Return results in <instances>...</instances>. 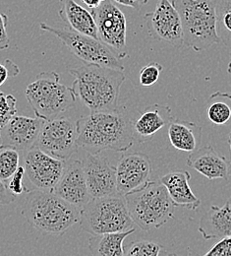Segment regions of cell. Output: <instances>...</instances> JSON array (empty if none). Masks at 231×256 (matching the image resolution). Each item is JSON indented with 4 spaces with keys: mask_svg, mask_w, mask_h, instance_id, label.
<instances>
[{
    "mask_svg": "<svg viewBox=\"0 0 231 256\" xmlns=\"http://www.w3.org/2000/svg\"><path fill=\"white\" fill-rule=\"evenodd\" d=\"M229 144H230V148H231V132L230 134V138H229Z\"/></svg>",
    "mask_w": 231,
    "mask_h": 256,
    "instance_id": "38",
    "label": "cell"
},
{
    "mask_svg": "<svg viewBox=\"0 0 231 256\" xmlns=\"http://www.w3.org/2000/svg\"><path fill=\"white\" fill-rule=\"evenodd\" d=\"M124 198L134 224L145 232L159 228L173 218L175 206L161 182L150 180Z\"/></svg>",
    "mask_w": 231,
    "mask_h": 256,
    "instance_id": "6",
    "label": "cell"
},
{
    "mask_svg": "<svg viewBox=\"0 0 231 256\" xmlns=\"http://www.w3.org/2000/svg\"><path fill=\"white\" fill-rule=\"evenodd\" d=\"M82 162L88 190L92 199L118 195L116 170L105 157L89 153Z\"/></svg>",
    "mask_w": 231,
    "mask_h": 256,
    "instance_id": "14",
    "label": "cell"
},
{
    "mask_svg": "<svg viewBox=\"0 0 231 256\" xmlns=\"http://www.w3.org/2000/svg\"><path fill=\"white\" fill-rule=\"evenodd\" d=\"M25 96L35 118L44 122L60 118L77 100L73 89L60 82V75L55 71L37 74L27 86Z\"/></svg>",
    "mask_w": 231,
    "mask_h": 256,
    "instance_id": "5",
    "label": "cell"
},
{
    "mask_svg": "<svg viewBox=\"0 0 231 256\" xmlns=\"http://www.w3.org/2000/svg\"><path fill=\"white\" fill-rule=\"evenodd\" d=\"M76 126L77 146L90 154H99L104 150L126 152L135 141L132 120L118 108L91 112L80 118Z\"/></svg>",
    "mask_w": 231,
    "mask_h": 256,
    "instance_id": "1",
    "label": "cell"
},
{
    "mask_svg": "<svg viewBox=\"0 0 231 256\" xmlns=\"http://www.w3.org/2000/svg\"><path fill=\"white\" fill-rule=\"evenodd\" d=\"M65 164L66 160L53 158L33 147L25 155V176L34 190L52 192L63 174Z\"/></svg>",
    "mask_w": 231,
    "mask_h": 256,
    "instance_id": "12",
    "label": "cell"
},
{
    "mask_svg": "<svg viewBox=\"0 0 231 256\" xmlns=\"http://www.w3.org/2000/svg\"><path fill=\"white\" fill-rule=\"evenodd\" d=\"M52 192L79 210L92 200L82 160H66L63 174Z\"/></svg>",
    "mask_w": 231,
    "mask_h": 256,
    "instance_id": "16",
    "label": "cell"
},
{
    "mask_svg": "<svg viewBox=\"0 0 231 256\" xmlns=\"http://www.w3.org/2000/svg\"><path fill=\"white\" fill-rule=\"evenodd\" d=\"M228 72L231 75V56H230V64L228 66Z\"/></svg>",
    "mask_w": 231,
    "mask_h": 256,
    "instance_id": "37",
    "label": "cell"
},
{
    "mask_svg": "<svg viewBox=\"0 0 231 256\" xmlns=\"http://www.w3.org/2000/svg\"><path fill=\"white\" fill-rule=\"evenodd\" d=\"M17 100L13 95L0 91V128L6 126L10 120L17 116Z\"/></svg>",
    "mask_w": 231,
    "mask_h": 256,
    "instance_id": "28",
    "label": "cell"
},
{
    "mask_svg": "<svg viewBox=\"0 0 231 256\" xmlns=\"http://www.w3.org/2000/svg\"><path fill=\"white\" fill-rule=\"evenodd\" d=\"M202 256H231V236L221 238L207 254Z\"/></svg>",
    "mask_w": 231,
    "mask_h": 256,
    "instance_id": "31",
    "label": "cell"
},
{
    "mask_svg": "<svg viewBox=\"0 0 231 256\" xmlns=\"http://www.w3.org/2000/svg\"><path fill=\"white\" fill-rule=\"evenodd\" d=\"M168 138L175 149L192 153L200 148L202 128L191 122L173 118L168 124Z\"/></svg>",
    "mask_w": 231,
    "mask_h": 256,
    "instance_id": "22",
    "label": "cell"
},
{
    "mask_svg": "<svg viewBox=\"0 0 231 256\" xmlns=\"http://www.w3.org/2000/svg\"><path fill=\"white\" fill-rule=\"evenodd\" d=\"M191 174L187 170L170 172L161 178V184L165 186L172 204L175 207H184L197 211L201 200L193 193L189 180Z\"/></svg>",
    "mask_w": 231,
    "mask_h": 256,
    "instance_id": "19",
    "label": "cell"
},
{
    "mask_svg": "<svg viewBox=\"0 0 231 256\" xmlns=\"http://www.w3.org/2000/svg\"><path fill=\"white\" fill-rule=\"evenodd\" d=\"M182 26L183 46L200 52L220 44L216 0H172Z\"/></svg>",
    "mask_w": 231,
    "mask_h": 256,
    "instance_id": "4",
    "label": "cell"
},
{
    "mask_svg": "<svg viewBox=\"0 0 231 256\" xmlns=\"http://www.w3.org/2000/svg\"><path fill=\"white\" fill-rule=\"evenodd\" d=\"M186 164L210 180H224L229 184L231 164L212 146H205L190 153Z\"/></svg>",
    "mask_w": 231,
    "mask_h": 256,
    "instance_id": "17",
    "label": "cell"
},
{
    "mask_svg": "<svg viewBox=\"0 0 231 256\" xmlns=\"http://www.w3.org/2000/svg\"><path fill=\"white\" fill-rule=\"evenodd\" d=\"M22 215L41 234L62 236L80 221V210L52 192L33 190L28 193Z\"/></svg>",
    "mask_w": 231,
    "mask_h": 256,
    "instance_id": "3",
    "label": "cell"
},
{
    "mask_svg": "<svg viewBox=\"0 0 231 256\" xmlns=\"http://www.w3.org/2000/svg\"><path fill=\"white\" fill-rule=\"evenodd\" d=\"M81 228L93 236L122 232L135 228L124 196L93 198L80 210Z\"/></svg>",
    "mask_w": 231,
    "mask_h": 256,
    "instance_id": "7",
    "label": "cell"
},
{
    "mask_svg": "<svg viewBox=\"0 0 231 256\" xmlns=\"http://www.w3.org/2000/svg\"><path fill=\"white\" fill-rule=\"evenodd\" d=\"M136 228L122 232L93 236L89 240V250L93 256H124L123 242Z\"/></svg>",
    "mask_w": 231,
    "mask_h": 256,
    "instance_id": "23",
    "label": "cell"
},
{
    "mask_svg": "<svg viewBox=\"0 0 231 256\" xmlns=\"http://www.w3.org/2000/svg\"><path fill=\"white\" fill-rule=\"evenodd\" d=\"M33 147L58 160H69L78 149L76 122L63 116L45 122Z\"/></svg>",
    "mask_w": 231,
    "mask_h": 256,
    "instance_id": "10",
    "label": "cell"
},
{
    "mask_svg": "<svg viewBox=\"0 0 231 256\" xmlns=\"http://www.w3.org/2000/svg\"><path fill=\"white\" fill-rule=\"evenodd\" d=\"M207 116L216 126H231V96L221 91L209 98Z\"/></svg>",
    "mask_w": 231,
    "mask_h": 256,
    "instance_id": "24",
    "label": "cell"
},
{
    "mask_svg": "<svg viewBox=\"0 0 231 256\" xmlns=\"http://www.w3.org/2000/svg\"><path fill=\"white\" fill-rule=\"evenodd\" d=\"M91 12L97 24L99 40L120 60L127 58V20L123 12L112 0H105Z\"/></svg>",
    "mask_w": 231,
    "mask_h": 256,
    "instance_id": "9",
    "label": "cell"
},
{
    "mask_svg": "<svg viewBox=\"0 0 231 256\" xmlns=\"http://www.w3.org/2000/svg\"><path fill=\"white\" fill-rule=\"evenodd\" d=\"M20 69L18 65L14 64L11 60H5L4 62L0 60V87L6 82L10 77H15L19 75Z\"/></svg>",
    "mask_w": 231,
    "mask_h": 256,
    "instance_id": "32",
    "label": "cell"
},
{
    "mask_svg": "<svg viewBox=\"0 0 231 256\" xmlns=\"http://www.w3.org/2000/svg\"><path fill=\"white\" fill-rule=\"evenodd\" d=\"M216 17L220 44L231 50V0H216Z\"/></svg>",
    "mask_w": 231,
    "mask_h": 256,
    "instance_id": "25",
    "label": "cell"
},
{
    "mask_svg": "<svg viewBox=\"0 0 231 256\" xmlns=\"http://www.w3.org/2000/svg\"><path fill=\"white\" fill-rule=\"evenodd\" d=\"M150 36L176 48L183 46L182 26L177 10L169 0H158L153 12L144 16Z\"/></svg>",
    "mask_w": 231,
    "mask_h": 256,
    "instance_id": "11",
    "label": "cell"
},
{
    "mask_svg": "<svg viewBox=\"0 0 231 256\" xmlns=\"http://www.w3.org/2000/svg\"><path fill=\"white\" fill-rule=\"evenodd\" d=\"M115 170L117 192L119 195L125 196L150 182L152 162L146 154L135 152L122 155Z\"/></svg>",
    "mask_w": 231,
    "mask_h": 256,
    "instance_id": "13",
    "label": "cell"
},
{
    "mask_svg": "<svg viewBox=\"0 0 231 256\" xmlns=\"http://www.w3.org/2000/svg\"><path fill=\"white\" fill-rule=\"evenodd\" d=\"M37 118L15 116L9 122L0 128V147H8L19 152L32 149L44 124Z\"/></svg>",
    "mask_w": 231,
    "mask_h": 256,
    "instance_id": "15",
    "label": "cell"
},
{
    "mask_svg": "<svg viewBox=\"0 0 231 256\" xmlns=\"http://www.w3.org/2000/svg\"><path fill=\"white\" fill-rule=\"evenodd\" d=\"M229 202H230V204H231V198H230V200H229Z\"/></svg>",
    "mask_w": 231,
    "mask_h": 256,
    "instance_id": "40",
    "label": "cell"
},
{
    "mask_svg": "<svg viewBox=\"0 0 231 256\" xmlns=\"http://www.w3.org/2000/svg\"><path fill=\"white\" fill-rule=\"evenodd\" d=\"M59 4L58 14L68 30L99 40L97 24L91 11L75 0H59Z\"/></svg>",
    "mask_w": 231,
    "mask_h": 256,
    "instance_id": "20",
    "label": "cell"
},
{
    "mask_svg": "<svg viewBox=\"0 0 231 256\" xmlns=\"http://www.w3.org/2000/svg\"><path fill=\"white\" fill-rule=\"evenodd\" d=\"M173 120L171 108L167 104H155L141 112L139 118L133 122L134 136L140 143L151 140L160 130Z\"/></svg>",
    "mask_w": 231,
    "mask_h": 256,
    "instance_id": "18",
    "label": "cell"
},
{
    "mask_svg": "<svg viewBox=\"0 0 231 256\" xmlns=\"http://www.w3.org/2000/svg\"><path fill=\"white\" fill-rule=\"evenodd\" d=\"M24 176H25V168L24 166H19L17 172L14 174V176L10 178V180L7 184V188L12 194L21 195L23 193H29L31 192L24 186Z\"/></svg>",
    "mask_w": 231,
    "mask_h": 256,
    "instance_id": "30",
    "label": "cell"
},
{
    "mask_svg": "<svg viewBox=\"0 0 231 256\" xmlns=\"http://www.w3.org/2000/svg\"><path fill=\"white\" fill-rule=\"evenodd\" d=\"M199 232L206 240L231 236V206L228 201L224 206H212L202 217Z\"/></svg>",
    "mask_w": 231,
    "mask_h": 256,
    "instance_id": "21",
    "label": "cell"
},
{
    "mask_svg": "<svg viewBox=\"0 0 231 256\" xmlns=\"http://www.w3.org/2000/svg\"><path fill=\"white\" fill-rule=\"evenodd\" d=\"M112 1L127 7H131L135 10H141V8L144 5H146L149 0H112Z\"/></svg>",
    "mask_w": 231,
    "mask_h": 256,
    "instance_id": "35",
    "label": "cell"
},
{
    "mask_svg": "<svg viewBox=\"0 0 231 256\" xmlns=\"http://www.w3.org/2000/svg\"><path fill=\"white\" fill-rule=\"evenodd\" d=\"M16 196L8 190L6 184L0 180V205H8L15 200Z\"/></svg>",
    "mask_w": 231,
    "mask_h": 256,
    "instance_id": "34",
    "label": "cell"
},
{
    "mask_svg": "<svg viewBox=\"0 0 231 256\" xmlns=\"http://www.w3.org/2000/svg\"><path fill=\"white\" fill-rule=\"evenodd\" d=\"M19 162V151L8 147H0V180L6 186L20 166Z\"/></svg>",
    "mask_w": 231,
    "mask_h": 256,
    "instance_id": "26",
    "label": "cell"
},
{
    "mask_svg": "<svg viewBox=\"0 0 231 256\" xmlns=\"http://www.w3.org/2000/svg\"><path fill=\"white\" fill-rule=\"evenodd\" d=\"M176 256V254H167V256Z\"/></svg>",
    "mask_w": 231,
    "mask_h": 256,
    "instance_id": "39",
    "label": "cell"
},
{
    "mask_svg": "<svg viewBox=\"0 0 231 256\" xmlns=\"http://www.w3.org/2000/svg\"><path fill=\"white\" fill-rule=\"evenodd\" d=\"M75 77L72 89L91 112L118 108L120 88L125 81L123 71L95 64L69 69Z\"/></svg>",
    "mask_w": 231,
    "mask_h": 256,
    "instance_id": "2",
    "label": "cell"
},
{
    "mask_svg": "<svg viewBox=\"0 0 231 256\" xmlns=\"http://www.w3.org/2000/svg\"><path fill=\"white\" fill-rule=\"evenodd\" d=\"M163 71V65L153 62L147 65H145L139 74V81L140 84L144 87H151L155 85L161 76V73Z\"/></svg>",
    "mask_w": 231,
    "mask_h": 256,
    "instance_id": "29",
    "label": "cell"
},
{
    "mask_svg": "<svg viewBox=\"0 0 231 256\" xmlns=\"http://www.w3.org/2000/svg\"><path fill=\"white\" fill-rule=\"evenodd\" d=\"M105 0H82V2L84 3V4H86L89 8H91V9H96V8H98L99 5L102 3V2H104Z\"/></svg>",
    "mask_w": 231,
    "mask_h": 256,
    "instance_id": "36",
    "label": "cell"
},
{
    "mask_svg": "<svg viewBox=\"0 0 231 256\" xmlns=\"http://www.w3.org/2000/svg\"><path fill=\"white\" fill-rule=\"evenodd\" d=\"M39 28L42 31L54 34L72 54L86 64H95L120 71L124 70L120 60L99 40L68 29L54 28L46 23H40Z\"/></svg>",
    "mask_w": 231,
    "mask_h": 256,
    "instance_id": "8",
    "label": "cell"
},
{
    "mask_svg": "<svg viewBox=\"0 0 231 256\" xmlns=\"http://www.w3.org/2000/svg\"><path fill=\"white\" fill-rule=\"evenodd\" d=\"M163 246L151 240H138L131 242L124 256H159Z\"/></svg>",
    "mask_w": 231,
    "mask_h": 256,
    "instance_id": "27",
    "label": "cell"
},
{
    "mask_svg": "<svg viewBox=\"0 0 231 256\" xmlns=\"http://www.w3.org/2000/svg\"><path fill=\"white\" fill-rule=\"evenodd\" d=\"M7 15L0 12V50H5L9 48L10 38L7 34Z\"/></svg>",
    "mask_w": 231,
    "mask_h": 256,
    "instance_id": "33",
    "label": "cell"
}]
</instances>
